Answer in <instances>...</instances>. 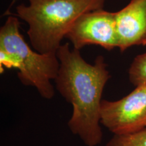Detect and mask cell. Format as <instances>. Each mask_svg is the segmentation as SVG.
Segmentation results:
<instances>
[{
    "instance_id": "1",
    "label": "cell",
    "mask_w": 146,
    "mask_h": 146,
    "mask_svg": "<svg viewBox=\"0 0 146 146\" xmlns=\"http://www.w3.org/2000/svg\"><path fill=\"white\" fill-rule=\"evenodd\" d=\"M56 56L60 67L55 86L72 108L68 128L85 145H98L103 138L100 112L102 96L111 77L108 66L102 56H98L93 64H89L80 50H70L68 43L60 45Z\"/></svg>"
},
{
    "instance_id": "2",
    "label": "cell",
    "mask_w": 146,
    "mask_h": 146,
    "mask_svg": "<svg viewBox=\"0 0 146 146\" xmlns=\"http://www.w3.org/2000/svg\"><path fill=\"white\" fill-rule=\"evenodd\" d=\"M16 7L18 18L28 24L33 48L40 54H56L76 20L86 12L103 9L107 0H27Z\"/></svg>"
},
{
    "instance_id": "3",
    "label": "cell",
    "mask_w": 146,
    "mask_h": 146,
    "mask_svg": "<svg viewBox=\"0 0 146 146\" xmlns=\"http://www.w3.org/2000/svg\"><path fill=\"white\" fill-rule=\"evenodd\" d=\"M19 20L10 16L0 29V67L15 68L25 86L33 87L40 96L51 100L55 95L52 84L60 67L56 54H40L31 48L20 31Z\"/></svg>"
},
{
    "instance_id": "4",
    "label": "cell",
    "mask_w": 146,
    "mask_h": 146,
    "mask_svg": "<svg viewBox=\"0 0 146 146\" xmlns=\"http://www.w3.org/2000/svg\"><path fill=\"white\" fill-rule=\"evenodd\" d=\"M100 123L114 135L132 134L146 127V84L116 101L102 100Z\"/></svg>"
},
{
    "instance_id": "5",
    "label": "cell",
    "mask_w": 146,
    "mask_h": 146,
    "mask_svg": "<svg viewBox=\"0 0 146 146\" xmlns=\"http://www.w3.org/2000/svg\"><path fill=\"white\" fill-rule=\"evenodd\" d=\"M65 38L78 50L89 45H99L108 51L114 50L117 47L115 12L100 9L82 14Z\"/></svg>"
},
{
    "instance_id": "6",
    "label": "cell",
    "mask_w": 146,
    "mask_h": 146,
    "mask_svg": "<svg viewBox=\"0 0 146 146\" xmlns=\"http://www.w3.org/2000/svg\"><path fill=\"white\" fill-rule=\"evenodd\" d=\"M117 48L120 52L146 45V0H131L115 12Z\"/></svg>"
},
{
    "instance_id": "7",
    "label": "cell",
    "mask_w": 146,
    "mask_h": 146,
    "mask_svg": "<svg viewBox=\"0 0 146 146\" xmlns=\"http://www.w3.org/2000/svg\"><path fill=\"white\" fill-rule=\"evenodd\" d=\"M128 74L129 81L135 87L146 84V53L134 58Z\"/></svg>"
},
{
    "instance_id": "8",
    "label": "cell",
    "mask_w": 146,
    "mask_h": 146,
    "mask_svg": "<svg viewBox=\"0 0 146 146\" xmlns=\"http://www.w3.org/2000/svg\"><path fill=\"white\" fill-rule=\"evenodd\" d=\"M106 146H146V127L132 134L114 135Z\"/></svg>"
}]
</instances>
